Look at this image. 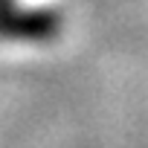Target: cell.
<instances>
[{
    "mask_svg": "<svg viewBox=\"0 0 148 148\" xmlns=\"http://www.w3.org/2000/svg\"><path fill=\"white\" fill-rule=\"evenodd\" d=\"M61 32L55 9H29L15 0L0 3V38L3 41H52Z\"/></svg>",
    "mask_w": 148,
    "mask_h": 148,
    "instance_id": "obj_1",
    "label": "cell"
},
{
    "mask_svg": "<svg viewBox=\"0 0 148 148\" xmlns=\"http://www.w3.org/2000/svg\"><path fill=\"white\" fill-rule=\"evenodd\" d=\"M0 3H6V0H0Z\"/></svg>",
    "mask_w": 148,
    "mask_h": 148,
    "instance_id": "obj_2",
    "label": "cell"
}]
</instances>
